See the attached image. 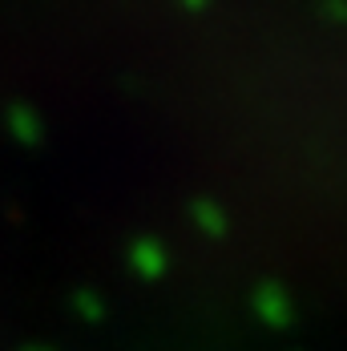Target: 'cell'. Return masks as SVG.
Instances as JSON below:
<instances>
[{"label":"cell","mask_w":347,"mask_h":351,"mask_svg":"<svg viewBox=\"0 0 347 351\" xmlns=\"http://www.w3.org/2000/svg\"><path fill=\"white\" fill-rule=\"evenodd\" d=\"M202 4H206V0H186V8H202Z\"/></svg>","instance_id":"cell-1"}]
</instances>
